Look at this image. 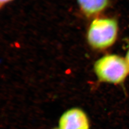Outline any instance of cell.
Wrapping results in <instances>:
<instances>
[{
	"label": "cell",
	"instance_id": "cell-1",
	"mask_svg": "<svg viewBox=\"0 0 129 129\" xmlns=\"http://www.w3.org/2000/svg\"><path fill=\"white\" fill-rule=\"evenodd\" d=\"M94 69L100 80L114 84L123 82L129 73L125 58L114 54L107 55L99 59Z\"/></svg>",
	"mask_w": 129,
	"mask_h": 129
},
{
	"label": "cell",
	"instance_id": "cell-2",
	"mask_svg": "<svg viewBox=\"0 0 129 129\" xmlns=\"http://www.w3.org/2000/svg\"><path fill=\"white\" fill-rule=\"evenodd\" d=\"M118 33V26L115 19H95L88 28L87 40L93 48L103 49L110 47L115 43Z\"/></svg>",
	"mask_w": 129,
	"mask_h": 129
},
{
	"label": "cell",
	"instance_id": "cell-3",
	"mask_svg": "<svg viewBox=\"0 0 129 129\" xmlns=\"http://www.w3.org/2000/svg\"><path fill=\"white\" fill-rule=\"evenodd\" d=\"M59 129H89L87 115L78 108L68 110L60 117Z\"/></svg>",
	"mask_w": 129,
	"mask_h": 129
},
{
	"label": "cell",
	"instance_id": "cell-4",
	"mask_svg": "<svg viewBox=\"0 0 129 129\" xmlns=\"http://www.w3.org/2000/svg\"><path fill=\"white\" fill-rule=\"evenodd\" d=\"M81 11L86 16L96 15L106 9L109 0H77Z\"/></svg>",
	"mask_w": 129,
	"mask_h": 129
},
{
	"label": "cell",
	"instance_id": "cell-5",
	"mask_svg": "<svg viewBox=\"0 0 129 129\" xmlns=\"http://www.w3.org/2000/svg\"><path fill=\"white\" fill-rule=\"evenodd\" d=\"M13 0H0V5L1 7H3L5 5L9 3L10 2L13 1Z\"/></svg>",
	"mask_w": 129,
	"mask_h": 129
},
{
	"label": "cell",
	"instance_id": "cell-6",
	"mask_svg": "<svg viewBox=\"0 0 129 129\" xmlns=\"http://www.w3.org/2000/svg\"><path fill=\"white\" fill-rule=\"evenodd\" d=\"M125 59L126 61V63L127 64L129 69V48L128 50H127V53H126V57H125Z\"/></svg>",
	"mask_w": 129,
	"mask_h": 129
},
{
	"label": "cell",
	"instance_id": "cell-7",
	"mask_svg": "<svg viewBox=\"0 0 129 129\" xmlns=\"http://www.w3.org/2000/svg\"></svg>",
	"mask_w": 129,
	"mask_h": 129
}]
</instances>
